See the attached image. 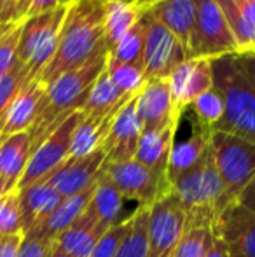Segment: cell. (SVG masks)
<instances>
[{
	"label": "cell",
	"mask_w": 255,
	"mask_h": 257,
	"mask_svg": "<svg viewBox=\"0 0 255 257\" xmlns=\"http://www.w3.org/2000/svg\"><path fill=\"white\" fill-rule=\"evenodd\" d=\"M102 53H109L105 42V0H72L56 54L39 81L48 88L60 75L82 67Z\"/></svg>",
	"instance_id": "cell-1"
},
{
	"label": "cell",
	"mask_w": 255,
	"mask_h": 257,
	"mask_svg": "<svg viewBox=\"0 0 255 257\" xmlns=\"http://www.w3.org/2000/svg\"><path fill=\"white\" fill-rule=\"evenodd\" d=\"M107 54L109 53L98 54L82 67L60 75L53 84L48 86L41 114H39L37 121L34 122V126L28 130L32 139V153L62 124L68 115L82 110L93 84L100 77V74L105 70Z\"/></svg>",
	"instance_id": "cell-2"
},
{
	"label": "cell",
	"mask_w": 255,
	"mask_h": 257,
	"mask_svg": "<svg viewBox=\"0 0 255 257\" xmlns=\"http://www.w3.org/2000/svg\"><path fill=\"white\" fill-rule=\"evenodd\" d=\"M213 88L220 93L225 105L218 132L234 133L255 144V88L246 75L243 58L229 54L211 61Z\"/></svg>",
	"instance_id": "cell-3"
},
{
	"label": "cell",
	"mask_w": 255,
	"mask_h": 257,
	"mask_svg": "<svg viewBox=\"0 0 255 257\" xmlns=\"http://www.w3.org/2000/svg\"><path fill=\"white\" fill-rule=\"evenodd\" d=\"M67 9L68 4H65L49 13L25 18L21 21L16 58L18 63H21L28 70L30 79L41 77L44 68L55 58Z\"/></svg>",
	"instance_id": "cell-4"
},
{
	"label": "cell",
	"mask_w": 255,
	"mask_h": 257,
	"mask_svg": "<svg viewBox=\"0 0 255 257\" xmlns=\"http://www.w3.org/2000/svg\"><path fill=\"white\" fill-rule=\"evenodd\" d=\"M210 149L218 175L224 182L222 210L238 200L239 193L255 177V144L234 133L213 130L210 137Z\"/></svg>",
	"instance_id": "cell-5"
},
{
	"label": "cell",
	"mask_w": 255,
	"mask_h": 257,
	"mask_svg": "<svg viewBox=\"0 0 255 257\" xmlns=\"http://www.w3.org/2000/svg\"><path fill=\"white\" fill-rule=\"evenodd\" d=\"M103 172L124 198L140 206H152L173 193V182L166 170H156L136 159L105 163Z\"/></svg>",
	"instance_id": "cell-6"
},
{
	"label": "cell",
	"mask_w": 255,
	"mask_h": 257,
	"mask_svg": "<svg viewBox=\"0 0 255 257\" xmlns=\"http://www.w3.org/2000/svg\"><path fill=\"white\" fill-rule=\"evenodd\" d=\"M229 54H239V51L220 7L215 0H197L189 56L217 60Z\"/></svg>",
	"instance_id": "cell-7"
},
{
	"label": "cell",
	"mask_w": 255,
	"mask_h": 257,
	"mask_svg": "<svg viewBox=\"0 0 255 257\" xmlns=\"http://www.w3.org/2000/svg\"><path fill=\"white\" fill-rule=\"evenodd\" d=\"M82 119V110L70 114L67 119L32 153L28 165L21 180L18 182V189L25 191L35 184L48 182L49 177L55 173L56 168L63 165L70 158L72 139L77 124Z\"/></svg>",
	"instance_id": "cell-8"
},
{
	"label": "cell",
	"mask_w": 255,
	"mask_h": 257,
	"mask_svg": "<svg viewBox=\"0 0 255 257\" xmlns=\"http://www.w3.org/2000/svg\"><path fill=\"white\" fill-rule=\"evenodd\" d=\"M173 191L180 198L185 212L196 206H213L215 212H220L224 200V182L218 175L211 149L194 166L185 170L173 182Z\"/></svg>",
	"instance_id": "cell-9"
},
{
	"label": "cell",
	"mask_w": 255,
	"mask_h": 257,
	"mask_svg": "<svg viewBox=\"0 0 255 257\" xmlns=\"http://www.w3.org/2000/svg\"><path fill=\"white\" fill-rule=\"evenodd\" d=\"M145 39H143V70L147 81L152 79H168L170 74L189 60L187 49L182 42L164 28L159 21L152 20L149 14L142 13Z\"/></svg>",
	"instance_id": "cell-10"
},
{
	"label": "cell",
	"mask_w": 255,
	"mask_h": 257,
	"mask_svg": "<svg viewBox=\"0 0 255 257\" xmlns=\"http://www.w3.org/2000/svg\"><path fill=\"white\" fill-rule=\"evenodd\" d=\"M185 231V208L177 193L150 206L147 257H171Z\"/></svg>",
	"instance_id": "cell-11"
},
{
	"label": "cell",
	"mask_w": 255,
	"mask_h": 257,
	"mask_svg": "<svg viewBox=\"0 0 255 257\" xmlns=\"http://www.w3.org/2000/svg\"><path fill=\"white\" fill-rule=\"evenodd\" d=\"M213 234L224 241L229 257H255V213L238 201L217 213Z\"/></svg>",
	"instance_id": "cell-12"
},
{
	"label": "cell",
	"mask_w": 255,
	"mask_h": 257,
	"mask_svg": "<svg viewBox=\"0 0 255 257\" xmlns=\"http://www.w3.org/2000/svg\"><path fill=\"white\" fill-rule=\"evenodd\" d=\"M211 61L213 60H208V58H189L178 65L166 79L178 110L185 112L194 100L213 88Z\"/></svg>",
	"instance_id": "cell-13"
},
{
	"label": "cell",
	"mask_w": 255,
	"mask_h": 257,
	"mask_svg": "<svg viewBox=\"0 0 255 257\" xmlns=\"http://www.w3.org/2000/svg\"><path fill=\"white\" fill-rule=\"evenodd\" d=\"M136 112H138L142 132L159 130L173 119L184 117L173 102L170 84L166 79H152L136 96Z\"/></svg>",
	"instance_id": "cell-14"
},
{
	"label": "cell",
	"mask_w": 255,
	"mask_h": 257,
	"mask_svg": "<svg viewBox=\"0 0 255 257\" xmlns=\"http://www.w3.org/2000/svg\"><path fill=\"white\" fill-rule=\"evenodd\" d=\"M107 161V151L103 147L93 151L82 158H68L60 168L55 170L48 182L63 198L77 194L96 182Z\"/></svg>",
	"instance_id": "cell-15"
},
{
	"label": "cell",
	"mask_w": 255,
	"mask_h": 257,
	"mask_svg": "<svg viewBox=\"0 0 255 257\" xmlns=\"http://www.w3.org/2000/svg\"><path fill=\"white\" fill-rule=\"evenodd\" d=\"M46 91L48 88L39 79L28 81L20 89V93L9 103L2 122H0V139L28 132L34 126V122L41 114L42 105H44Z\"/></svg>",
	"instance_id": "cell-16"
},
{
	"label": "cell",
	"mask_w": 255,
	"mask_h": 257,
	"mask_svg": "<svg viewBox=\"0 0 255 257\" xmlns=\"http://www.w3.org/2000/svg\"><path fill=\"white\" fill-rule=\"evenodd\" d=\"M136 96L129 100L123 108H119V112L114 117L112 128L103 144V149L107 151L105 163L135 159L138 140L142 135V124H140L138 112H136Z\"/></svg>",
	"instance_id": "cell-17"
},
{
	"label": "cell",
	"mask_w": 255,
	"mask_h": 257,
	"mask_svg": "<svg viewBox=\"0 0 255 257\" xmlns=\"http://www.w3.org/2000/svg\"><path fill=\"white\" fill-rule=\"evenodd\" d=\"M100 179V177H98ZM98 186V180L93 182L88 189L81 191L77 194H72L62 200V203L55 208V212L48 217L46 220H42L39 226H35L32 231H28L27 234H23V238H32V240H48L53 241L67 231L82 213L88 210L89 203L93 200V194Z\"/></svg>",
	"instance_id": "cell-18"
},
{
	"label": "cell",
	"mask_w": 255,
	"mask_h": 257,
	"mask_svg": "<svg viewBox=\"0 0 255 257\" xmlns=\"http://www.w3.org/2000/svg\"><path fill=\"white\" fill-rule=\"evenodd\" d=\"M196 4L197 0H163L147 7L142 13L149 14L152 20L159 21L164 28H168L189 53L196 23Z\"/></svg>",
	"instance_id": "cell-19"
},
{
	"label": "cell",
	"mask_w": 255,
	"mask_h": 257,
	"mask_svg": "<svg viewBox=\"0 0 255 257\" xmlns=\"http://www.w3.org/2000/svg\"><path fill=\"white\" fill-rule=\"evenodd\" d=\"M110 227L100 224L91 213L86 210L67 231H63L55 240L58 250L72 257H89L98 241Z\"/></svg>",
	"instance_id": "cell-20"
},
{
	"label": "cell",
	"mask_w": 255,
	"mask_h": 257,
	"mask_svg": "<svg viewBox=\"0 0 255 257\" xmlns=\"http://www.w3.org/2000/svg\"><path fill=\"white\" fill-rule=\"evenodd\" d=\"M126 203H131V201H128L121 194V191L114 186V182L105 175V172L102 168L98 186H96L93 200L88 206V212L100 224H103L107 227H114V226H119V224L128 222L133 217L131 213L126 212Z\"/></svg>",
	"instance_id": "cell-21"
},
{
	"label": "cell",
	"mask_w": 255,
	"mask_h": 257,
	"mask_svg": "<svg viewBox=\"0 0 255 257\" xmlns=\"http://www.w3.org/2000/svg\"><path fill=\"white\" fill-rule=\"evenodd\" d=\"M238 44L239 56L255 54V0H215Z\"/></svg>",
	"instance_id": "cell-22"
},
{
	"label": "cell",
	"mask_w": 255,
	"mask_h": 257,
	"mask_svg": "<svg viewBox=\"0 0 255 257\" xmlns=\"http://www.w3.org/2000/svg\"><path fill=\"white\" fill-rule=\"evenodd\" d=\"M180 119H173L166 126L152 132H142L136 147L135 159L143 165L150 166L156 170H166L168 172V161L173 149V144L177 140V130L180 124Z\"/></svg>",
	"instance_id": "cell-23"
},
{
	"label": "cell",
	"mask_w": 255,
	"mask_h": 257,
	"mask_svg": "<svg viewBox=\"0 0 255 257\" xmlns=\"http://www.w3.org/2000/svg\"><path fill=\"white\" fill-rule=\"evenodd\" d=\"M20 200L21 226H23V234H27L55 212L56 206L62 203L63 196L49 182H41L20 191Z\"/></svg>",
	"instance_id": "cell-24"
},
{
	"label": "cell",
	"mask_w": 255,
	"mask_h": 257,
	"mask_svg": "<svg viewBox=\"0 0 255 257\" xmlns=\"http://www.w3.org/2000/svg\"><path fill=\"white\" fill-rule=\"evenodd\" d=\"M210 137L211 130L204 128L196 119L192 122L191 135L185 140H182V142L175 140L173 149H171L170 154V161H168V175H170L171 182H175L185 170L194 166L206 154V151L210 149Z\"/></svg>",
	"instance_id": "cell-25"
},
{
	"label": "cell",
	"mask_w": 255,
	"mask_h": 257,
	"mask_svg": "<svg viewBox=\"0 0 255 257\" xmlns=\"http://www.w3.org/2000/svg\"><path fill=\"white\" fill-rule=\"evenodd\" d=\"M30 154L32 139L28 132L0 139V179L11 187H16L25 173Z\"/></svg>",
	"instance_id": "cell-26"
},
{
	"label": "cell",
	"mask_w": 255,
	"mask_h": 257,
	"mask_svg": "<svg viewBox=\"0 0 255 257\" xmlns=\"http://www.w3.org/2000/svg\"><path fill=\"white\" fill-rule=\"evenodd\" d=\"M135 98V96H133ZM129 100L117 89V86L112 82L105 70L100 74L96 82L93 84L89 96L86 100V105L82 107V115L93 119H105L109 115L116 114L121 107H124Z\"/></svg>",
	"instance_id": "cell-27"
},
{
	"label": "cell",
	"mask_w": 255,
	"mask_h": 257,
	"mask_svg": "<svg viewBox=\"0 0 255 257\" xmlns=\"http://www.w3.org/2000/svg\"><path fill=\"white\" fill-rule=\"evenodd\" d=\"M142 18V11L133 0H105V42L107 49L121 41Z\"/></svg>",
	"instance_id": "cell-28"
},
{
	"label": "cell",
	"mask_w": 255,
	"mask_h": 257,
	"mask_svg": "<svg viewBox=\"0 0 255 257\" xmlns=\"http://www.w3.org/2000/svg\"><path fill=\"white\" fill-rule=\"evenodd\" d=\"M116 114L109 115V117H105V119H93V117H84V115H82L81 122H79L77 128H75L74 139H72L70 158H82V156H88V154H91L93 151L103 147L107 137H109L110 128H112Z\"/></svg>",
	"instance_id": "cell-29"
},
{
	"label": "cell",
	"mask_w": 255,
	"mask_h": 257,
	"mask_svg": "<svg viewBox=\"0 0 255 257\" xmlns=\"http://www.w3.org/2000/svg\"><path fill=\"white\" fill-rule=\"evenodd\" d=\"M149 217L150 206H142L131 217L129 231L121 241L116 257H147L149 250Z\"/></svg>",
	"instance_id": "cell-30"
},
{
	"label": "cell",
	"mask_w": 255,
	"mask_h": 257,
	"mask_svg": "<svg viewBox=\"0 0 255 257\" xmlns=\"http://www.w3.org/2000/svg\"><path fill=\"white\" fill-rule=\"evenodd\" d=\"M105 72L112 79L114 84L117 86V89L124 96H128V98H133V96L138 95L143 89V86L149 82L147 81L145 70H143V65L110 60L109 54H107Z\"/></svg>",
	"instance_id": "cell-31"
},
{
	"label": "cell",
	"mask_w": 255,
	"mask_h": 257,
	"mask_svg": "<svg viewBox=\"0 0 255 257\" xmlns=\"http://www.w3.org/2000/svg\"><path fill=\"white\" fill-rule=\"evenodd\" d=\"M143 39H145V27H143V20L140 18L138 23L109 49V58L124 61V63L143 65Z\"/></svg>",
	"instance_id": "cell-32"
},
{
	"label": "cell",
	"mask_w": 255,
	"mask_h": 257,
	"mask_svg": "<svg viewBox=\"0 0 255 257\" xmlns=\"http://www.w3.org/2000/svg\"><path fill=\"white\" fill-rule=\"evenodd\" d=\"M189 108L194 112V117L197 119V122L203 124L204 128H210L211 132L217 128L225 112L224 100L215 88H211L210 91L203 93L199 98L194 100Z\"/></svg>",
	"instance_id": "cell-33"
},
{
	"label": "cell",
	"mask_w": 255,
	"mask_h": 257,
	"mask_svg": "<svg viewBox=\"0 0 255 257\" xmlns=\"http://www.w3.org/2000/svg\"><path fill=\"white\" fill-rule=\"evenodd\" d=\"M213 241V227H185L171 257H206Z\"/></svg>",
	"instance_id": "cell-34"
},
{
	"label": "cell",
	"mask_w": 255,
	"mask_h": 257,
	"mask_svg": "<svg viewBox=\"0 0 255 257\" xmlns=\"http://www.w3.org/2000/svg\"><path fill=\"white\" fill-rule=\"evenodd\" d=\"M0 234H23L21 200L18 187L0 196Z\"/></svg>",
	"instance_id": "cell-35"
},
{
	"label": "cell",
	"mask_w": 255,
	"mask_h": 257,
	"mask_svg": "<svg viewBox=\"0 0 255 257\" xmlns=\"http://www.w3.org/2000/svg\"><path fill=\"white\" fill-rule=\"evenodd\" d=\"M28 81H34L28 75V70L21 63H16L7 74L0 77V122L6 114L9 103L14 100V96L20 93V89L27 84Z\"/></svg>",
	"instance_id": "cell-36"
},
{
	"label": "cell",
	"mask_w": 255,
	"mask_h": 257,
	"mask_svg": "<svg viewBox=\"0 0 255 257\" xmlns=\"http://www.w3.org/2000/svg\"><path fill=\"white\" fill-rule=\"evenodd\" d=\"M20 32H21V21H18L0 39V77L4 74H7L18 63L16 51H18V42H20Z\"/></svg>",
	"instance_id": "cell-37"
},
{
	"label": "cell",
	"mask_w": 255,
	"mask_h": 257,
	"mask_svg": "<svg viewBox=\"0 0 255 257\" xmlns=\"http://www.w3.org/2000/svg\"><path fill=\"white\" fill-rule=\"evenodd\" d=\"M129 224H131V219L124 224L110 227L102 236V240L98 241L95 250L89 254V257H116L121 241L124 240V236H126V233L129 231Z\"/></svg>",
	"instance_id": "cell-38"
},
{
	"label": "cell",
	"mask_w": 255,
	"mask_h": 257,
	"mask_svg": "<svg viewBox=\"0 0 255 257\" xmlns=\"http://www.w3.org/2000/svg\"><path fill=\"white\" fill-rule=\"evenodd\" d=\"M55 250V240H32V238H23L20 247V255L18 257H51Z\"/></svg>",
	"instance_id": "cell-39"
},
{
	"label": "cell",
	"mask_w": 255,
	"mask_h": 257,
	"mask_svg": "<svg viewBox=\"0 0 255 257\" xmlns=\"http://www.w3.org/2000/svg\"><path fill=\"white\" fill-rule=\"evenodd\" d=\"M23 234H0V257H18Z\"/></svg>",
	"instance_id": "cell-40"
},
{
	"label": "cell",
	"mask_w": 255,
	"mask_h": 257,
	"mask_svg": "<svg viewBox=\"0 0 255 257\" xmlns=\"http://www.w3.org/2000/svg\"><path fill=\"white\" fill-rule=\"evenodd\" d=\"M65 4H68L67 0H30L27 7V13H25V18L49 13V11L56 9V7H60V6H65Z\"/></svg>",
	"instance_id": "cell-41"
},
{
	"label": "cell",
	"mask_w": 255,
	"mask_h": 257,
	"mask_svg": "<svg viewBox=\"0 0 255 257\" xmlns=\"http://www.w3.org/2000/svg\"><path fill=\"white\" fill-rule=\"evenodd\" d=\"M18 4H20V0H0V23H18Z\"/></svg>",
	"instance_id": "cell-42"
},
{
	"label": "cell",
	"mask_w": 255,
	"mask_h": 257,
	"mask_svg": "<svg viewBox=\"0 0 255 257\" xmlns=\"http://www.w3.org/2000/svg\"><path fill=\"white\" fill-rule=\"evenodd\" d=\"M238 201L239 205H243L246 210H250L252 213H255V177L248 182V186L239 193L238 196Z\"/></svg>",
	"instance_id": "cell-43"
},
{
	"label": "cell",
	"mask_w": 255,
	"mask_h": 257,
	"mask_svg": "<svg viewBox=\"0 0 255 257\" xmlns=\"http://www.w3.org/2000/svg\"><path fill=\"white\" fill-rule=\"evenodd\" d=\"M206 257H229V252H227V248H225L224 241L218 236H215V234H213V241H211V247H210V250H208Z\"/></svg>",
	"instance_id": "cell-44"
},
{
	"label": "cell",
	"mask_w": 255,
	"mask_h": 257,
	"mask_svg": "<svg viewBox=\"0 0 255 257\" xmlns=\"http://www.w3.org/2000/svg\"><path fill=\"white\" fill-rule=\"evenodd\" d=\"M243 58V65H245L246 75H248L250 82L255 88V54H248V56H241Z\"/></svg>",
	"instance_id": "cell-45"
},
{
	"label": "cell",
	"mask_w": 255,
	"mask_h": 257,
	"mask_svg": "<svg viewBox=\"0 0 255 257\" xmlns=\"http://www.w3.org/2000/svg\"><path fill=\"white\" fill-rule=\"evenodd\" d=\"M157 2H163V0H133V4H135L140 11H145L147 7L154 6V4H157Z\"/></svg>",
	"instance_id": "cell-46"
},
{
	"label": "cell",
	"mask_w": 255,
	"mask_h": 257,
	"mask_svg": "<svg viewBox=\"0 0 255 257\" xmlns=\"http://www.w3.org/2000/svg\"><path fill=\"white\" fill-rule=\"evenodd\" d=\"M11 189H14V187H11L9 184L6 182L4 179H0V196H4L6 193H9Z\"/></svg>",
	"instance_id": "cell-47"
},
{
	"label": "cell",
	"mask_w": 255,
	"mask_h": 257,
	"mask_svg": "<svg viewBox=\"0 0 255 257\" xmlns=\"http://www.w3.org/2000/svg\"><path fill=\"white\" fill-rule=\"evenodd\" d=\"M13 27H14V23H0V39H2Z\"/></svg>",
	"instance_id": "cell-48"
},
{
	"label": "cell",
	"mask_w": 255,
	"mask_h": 257,
	"mask_svg": "<svg viewBox=\"0 0 255 257\" xmlns=\"http://www.w3.org/2000/svg\"><path fill=\"white\" fill-rule=\"evenodd\" d=\"M51 257H72V255H68V254H65V252L62 250H58V248L55 247V250H53V255Z\"/></svg>",
	"instance_id": "cell-49"
},
{
	"label": "cell",
	"mask_w": 255,
	"mask_h": 257,
	"mask_svg": "<svg viewBox=\"0 0 255 257\" xmlns=\"http://www.w3.org/2000/svg\"><path fill=\"white\" fill-rule=\"evenodd\" d=\"M67 2H68V4H70V2H72V0H67Z\"/></svg>",
	"instance_id": "cell-50"
}]
</instances>
